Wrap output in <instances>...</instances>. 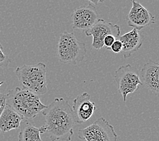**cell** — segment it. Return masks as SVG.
I'll return each instance as SVG.
<instances>
[{"label":"cell","mask_w":159,"mask_h":141,"mask_svg":"<svg viewBox=\"0 0 159 141\" xmlns=\"http://www.w3.org/2000/svg\"><path fill=\"white\" fill-rule=\"evenodd\" d=\"M41 113L45 117V132L52 141L71 140L77 124L69 101L63 98H55Z\"/></svg>","instance_id":"cell-1"},{"label":"cell","mask_w":159,"mask_h":141,"mask_svg":"<svg viewBox=\"0 0 159 141\" xmlns=\"http://www.w3.org/2000/svg\"><path fill=\"white\" fill-rule=\"evenodd\" d=\"M6 102L24 120L34 119L47 107V105L41 101L39 95L19 87L10 90L6 94Z\"/></svg>","instance_id":"cell-2"},{"label":"cell","mask_w":159,"mask_h":141,"mask_svg":"<svg viewBox=\"0 0 159 141\" xmlns=\"http://www.w3.org/2000/svg\"><path fill=\"white\" fill-rule=\"evenodd\" d=\"M16 77L24 88L32 91L37 95H43L48 92L46 65L43 63L18 67L15 70Z\"/></svg>","instance_id":"cell-3"},{"label":"cell","mask_w":159,"mask_h":141,"mask_svg":"<svg viewBox=\"0 0 159 141\" xmlns=\"http://www.w3.org/2000/svg\"><path fill=\"white\" fill-rule=\"evenodd\" d=\"M58 58L64 64H77L84 60L87 48L85 43L79 41L73 33L64 31L58 44Z\"/></svg>","instance_id":"cell-4"},{"label":"cell","mask_w":159,"mask_h":141,"mask_svg":"<svg viewBox=\"0 0 159 141\" xmlns=\"http://www.w3.org/2000/svg\"><path fill=\"white\" fill-rule=\"evenodd\" d=\"M115 78L124 102L127 101L128 94L135 92L139 89V86H142L138 68L129 64L117 68L115 73Z\"/></svg>","instance_id":"cell-5"},{"label":"cell","mask_w":159,"mask_h":141,"mask_svg":"<svg viewBox=\"0 0 159 141\" xmlns=\"http://www.w3.org/2000/svg\"><path fill=\"white\" fill-rule=\"evenodd\" d=\"M78 138L85 141H116L117 134L114 127L101 117L89 126L81 129Z\"/></svg>","instance_id":"cell-6"},{"label":"cell","mask_w":159,"mask_h":141,"mask_svg":"<svg viewBox=\"0 0 159 141\" xmlns=\"http://www.w3.org/2000/svg\"><path fill=\"white\" fill-rule=\"evenodd\" d=\"M86 36H92V48L97 50L104 47L103 41L104 37L112 35L118 38L120 34V29L118 25H114L110 22L99 18L92 27L85 31Z\"/></svg>","instance_id":"cell-7"},{"label":"cell","mask_w":159,"mask_h":141,"mask_svg":"<svg viewBox=\"0 0 159 141\" xmlns=\"http://www.w3.org/2000/svg\"><path fill=\"white\" fill-rule=\"evenodd\" d=\"M132 6L127 16V25L138 31L155 23V17L148 10L135 0H131Z\"/></svg>","instance_id":"cell-8"},{"label":"cell","mask_w":159,"mask_h":141,"mask_svg":"<svg viewBox=\"0 0 159 141\" xmlns=\"http://www.w3.org/2000/svg\"><path fill=\"white\" fill-rule=\"evenodd\" d=\"M72 29L87 30L96 23L99 19L96 6L89 5L77 7L71 16Z\"/></svg>","instance_id":"cell-9"},{"label":"cell","mask_w":159,"mask_h":141,"mask_svg":"<svg viewBox=\"0 0 159 141\" xmlns=\"http://www.w3.org/2000/svg\"><path fill=\"white\" fill-rule=\"evenodd\" d=\"M72 109L77 124L88 121L93 115L96 109L95 103L91 101L88 92H83L74 99Z\"/></svg>","instance_id":"cell-10"},{"label":"cell","mask_w":159,"mask_h":141,"mask_svg":"<svg viewBox=\"0 0 159 141\" xmlns=\"http://www.w3.org/2000/svg\"><path fill=\"white\" fill-rule=\"evenodd\" d=\"M139 78L144 86L151 92L158 96L159 94V64L152 60L143 64L140 70Z\"/></svg>","instance_id":"cell-11"},{"label":"cell","mask_w":159,"mask_h":141,"mask_svg":"<svg viewBox=\"0 0 159 141\" xmlns=\"http://www.w3.org/2000/svg\"><path fill=\"white\" fill-rule=\"evenodd\" d=\"M119 40L123 44L122 53L125 59H128L138 51L142 47L144 37L138 30L133 29L124 35L119 36Z\"/></svg>","instance_id":"cell-12"},{"label":"cell","mask_w":159,"mask_h":141,"mask_svg":"<svg viewBox=\"0 0 159 141\" xmlns=\"http://www.w3.org/2000/svg\"><path fill=\"white\" fill-rule=\"evenodd\" d=\"M24 120L20 115L8 105H6L0 115V132H7L18 129Z\"/></svg>","instance_id":"cell-13"},{"label":"cell","mask_w":159,"mask_h":141,"mask_svg":"<svg viewBox=\"0 0 159 141\" xmlns=\"http://www.w3.org/2000/svg\"><path fill=\"white\" fill-rule=\"evenodd\" d=\"M45 132V125L37 128L31 124L25 122L18 134V141H43L41 134H44Z\"/></svg>","instance_id":"cell-14"},{"label":"cell","mask_w":159,"mask_h":141,"mask_svg":"<svg viewBox=\"0 0 159 141\" xmlns=\"http://www.w3.org/2000/svg\"><path fill=\"white\" fill-rule=\"evenodd\" d=\"M10 62L11 60L3 52L2 45L0 44V67L7 66Z\"/></svg>","instance_id":"cell-15"},{"label":"cell","mask_w":159,"mask_h":141,"mask_svg":"<svg viewBox=\"0 0 159 141\" xmlns=\"http://www.w3.org/2000/svg\"><path fill=\"white\" fill-rule=\"evenodd\" d=\"M123 44L120 42V40H115V42L112 44L109 50H111L115 53H120L122 51Z\"/></svg>","instance_id":"cell-16"},{"label":"cell","mask_w":159,"mask_h":141,"mask_svg":"<svg viewBox=\"0 0 159 141\" xmlns=\"http://www.w3.org/2000/svg\"><path fill=\"white\" fill-rule=\"evenodd\" d=\"M116 39V38L112 35H108L107 36H106L104 37V41H103L104 46H105L106 48H107V49L109 50L110 48H111L112 44L115 42Z\"/></svg>","instance_id":"cell-17"},{"label":"cell","mask_w":159,"mask_h":141,"mask_svg":"<svg viewBox=\"0 0 159 141\" xmlns=\"http://www.w3.org/2000/svg\"><path fill=\"white\" fill-rule=\"evenodd\" d=\"M6 105V94L0 92V115H1V114Z\"/></svg>","instance_id":"cell-18"},{"label":"cell","mask_w":159,"mask_h":141,"mask_svg":"<svg viewBox=\"0 0 159 141\" xmlns=\"http://www.w3.org/2000/svg\"><path fill=\"white\" fill-rule=\"evenodd\" d=\"M88 2H89V3H91V4H92L93 6H97L100 3H102L104 2L105 0H88Z\"/></svg>","instance_id":"cell-19"},{"label":"cell","mask_w":159,"mask_h":141,"mask_svg":"<svg viewBox=\"0 0 159 141\" xmlns=\"http://www.w3.org/2000/svg\"><path fill=\"white\" fill-rule=\"evenodd\" d=\"M3 83H4V82H3V81H0V87H1L3 85Z\"/></svg>","instance_id":"cell-20"},{"label":"cell","mask_w":159,"mask_h":141,"mask_svg":"<svg viewBox=\"0 0 159 141\" xmlns=\"http://www.w3.org/2000/svg\"><path fill=\"white\" fill-rule=\"evenodd\" d=\"M0 33H1V30H0Z\"/></svg>","instance_id":"cell-21"}]
</instances>
